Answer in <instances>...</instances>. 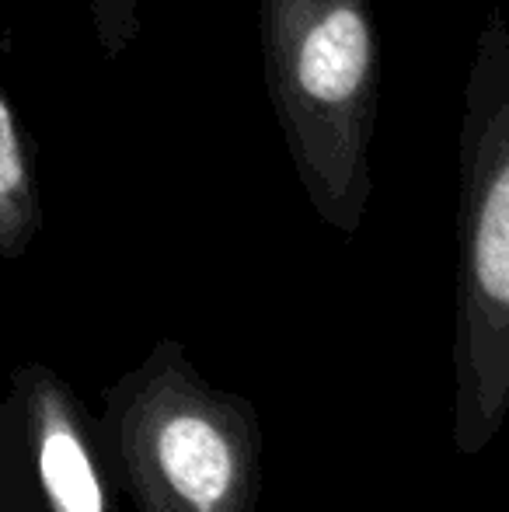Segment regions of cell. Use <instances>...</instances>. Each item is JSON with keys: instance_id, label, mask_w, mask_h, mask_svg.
Listing matches in <instances>:
<instances>
[{"instance_id": "obj_1", "label": "cell", "mask_w": 509, "mask_h": 512, "mask_svg": "<svg viewBox=\"0 0 509 512\" xmlns=\"http://www.w3.org/2000/svg\"><path fill=\"white\" fill-rule=\"evenodd\" d=\"M265 88L307 203L353 237L367 220L381 102L374 0H258Z\"/></svg>"}, {"instance_id": "obj_2", "label": "cell", "mask_w": 509, "mask_h": 512, "mask_svg": "<svg viewBox=\"0 0 509 512\" xmlns=\"http://www.w3.org/2000/svg\"><path fill=\"white\" fill-rule=\"evenodd\" d=\"M457 161L450 443L478 457L509 418V25L499 7L471 53Z\"/></svg>"}, {"instance_id": "obj_3", "label": "cell", "mask_w": 509, "mask_h": 512, "mask_svg": "<svg viewBox=\"0 0 509 512\" xmlns=\"http://www.w3.org/2000/svg\"><path fill=\"white\" fill-rule=\"evenodd\" d=\"M102 398L105 453L133 512H258V408L213 387L178 338H161Z\"/></svg>"}, {"instance_id": "obj_4", "label": "cell", "mask_w": 509, "mask_h": 512, "mask_svg": "<svg viewBox=\"0 0 509 512\" xmlns=\"http://www.w3.org/2000/svg\"><path fill=\"white\" fill-rule=\"evenodd\" d=\"M102 418L53 366L28 359L0 405V512H119Z\"/></svg>"}, {"instance_id": "obj_5", "label": "cell", "mask_w": 509, "mask_h": 512, "mask_svg": "<svg viewBox=\"0 0 509 512\" xmlns=\"http://www.w3.org/2000/svg\"><path fill=\"white\" fill-rule=\"evenodd\" d=\"M35 136L11 91H0V258L18 262L42 230Z\"/></svg>"}, {"instance_id": "obj_6", "label": "cell", "mask_w": 509, "mask_h": 512, "mask_svg": "<svg viewBox=\"0 0 509 512\" xmlns=\"http://www.w3.org/2000/svg\"><path fill=\"white\" fill-rule=\"evenodd\" d=\"M102 60H119L140 35V0H88Z\"/></svg>"}]
</instances>
